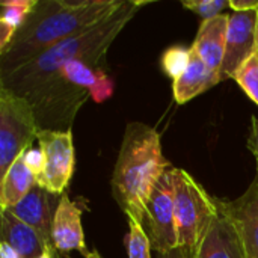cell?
Returning a JSON list of instances; mask_svg holds the SVG:
<instances>
[{"instance_id":"cell-1","label":"cell","mask_w":258,"mask_h":258,"mask_svg":"<svg viewBox=\"0 0 258 258\" xmlns=\"http://www.w3.org/2000/svg\"><path fill=\"white\" fill-rule=\"evenodd\" d=\"M124 0H38L9 45L0 51V79L113 14Z\"/></svg>"},{"instance_id":"cell-2","label":"cell","mask_w":258,"mask_h":258,"mask_svg":"<svg viewBox=\"0 0 258 258\" xmlns=\"http://www.w3.org/2000/svg\"><path fill=\"white\" fill-rule=\"evenodd\" d=\"M144 5H147V2L124 0L113 14L107 15L95 26L63 39L18 68L15 73L2 77L0 86L27 98L50 82L68 62L106 54L115 38Z\"/></svg>"},{"instance_id":"cell-3","label":"cell","mask_w":258,"mask_h":258,"mask_svg":"<svg viewBox=\"0 0 258 258\" xmlns=\"http://www.w3.org/2000/svg\"><path fill=\"white\" fill-rule=\"evenodd\" d=\"M168 169L171 165L162 153L157 130L144 122L130 121L110 178L113 200L128 219L142 222L145 204Z\"/></svg>"},{"instance_id":"cell-4","label":"cell","mask_w":258,"mask_h":258,"mask_svg":"<svg viewBox=\"0 0 258 258\" xmlns=\"http://www.w3.org/2000/svg\"><path fill=\"white\" fill-rule=\"evenodd\" d=\"M178 246L195 254L218 216L216 198L184 169L172 168Z\"/></svg>"},{"instance_id":"cell-5","label":"cell","mask_w":258,"mask_h":258,"mask_svg":"<svg viewBox=\"0 0 258 258\" xmlns=\"http://www.w3.org/2000/svg\"><path fill=\"white\" fill-rule=\"evenodd\" d=\"M39 132L33 106L26 98L0 86V177L30 148Z\"/></svg>"},{"instance_id":"cell-6","label":"cell","mask_w":258,"mask_h":258,"mask_svg":"<svg viewBox=\"0 0 258 258\" xmlns=\"http://www.w3.org/2000/svg\"><path fill=\"white\" fill-rule=\"evenodd\" d=\"M141 225L150 239L153 251H156L159 255L180 248L175 224L172 168L168 169L154 186L145 204Z\"/></svg>"},{"instance_id":"cell-7","label":"cell","mask_w":258,"mask_h":258,"mask_svg":"<svg viewBox=\"0 0 258 258\" xmlns=\"http://www.w3.org/2000/svg\"><path fill=\"white\" fill-rule=\"evenodd\" d=\"M39 150L44 156V169L36 183L54 195H63L76 168V150L71 130H41Z\"/></svg>"},{"instance_id":"cell-8","label":"cell","mask_w":258,"mask_h":258,"mask_svg":"<svg viewBox=\"0 0 258 258\" xmlns=\"http://www.w3.org/2000/svg\"><path fill=\"white\" fill-rule=\"evenodd\" d=\"M258 11L234 12L230 15L224 62L219 71V82L234 79L242 65L257 53Z\"/></svg>"},{"instance_id":"cell-9","label":"cell","mask_w":258,"mask_h":258,"mask_svg":"<svg viewBox=\"0 0 258 258\" xmlns=\"http://www.w3.org/2000/svg\"><path fill=\"white\" fill-rule=\"evenodd\" d=\"M216 203L233 222L246 258H258V174L239 198L216 200Z\"/></svg>"},{"instance_id":"cell-10","label":"cell","mask_w":258,"mask_h":258,"mask_svg":"<svg viewBox=\"0 0 258 258\" xmlns=\"http://www.w3.org/2000/svg\"><path fill=\"white\" fill-rule=\"evenodd\" d=\"M62 195H54L47 189L35 184L32 190L9 212L24 222L26 225L36 230L53 248V221Z\"/></svg>"},{"instance_id":"cell-11","label":"cell","mask_w":258,"mask_h":258,"mask_svg":"<svg viewBox=\"0 0 258 258\" xmlns=\"http://www.w3.org/2000/svg\"><path fill=\"white\" fill-rule=\"evenodd\" d=\"M53 245L57 254H68L71 251H77L83 257L89 254L82 227V209L67 194L60 197L54 215Z\"/></svg>"},{"instance_id":"cell-12","label":"cell","mask_w":258,"mask_h":258,"mask_svg":"<svg viewBox=\"0 0 258 258\" xmlns=\"http://www.w3.org/2000/svg\"><path fill=\"white\" fill-rule=\"evenodd\" d=\"M2 242L8 243L20 258H41L47 251L60 258L57 251L32 227L17 219L9 210L0 212Z\"/></svg>"},{"instance_id":"cell-13","label":"cell","mask_w":258,"mask_h":258,"mask_svg":"<svg viewBox=\"0 0 258 258\" xmlns=\"http://www.w3.org/2000/svg\"><path fill=\"white\" fill-rule=\"evenodd\" d=\"M218 204V203H216ZM204 240L192 258H246L240 237L230 218L219 209Z\"/></svg>"},{"instance_id":"cell-14","label":"cell","mask_w":258,"mask_h":258,"mask_svg":"<svg viewBox=\"0 0 258 258\" xmlns=\"http://www.w3.org/2000/svg\"><path fill=\"white\" fill-rule=\"evenodd\" d=\"M228 23L230 15L227 14H221L215 18L203 21L192 44V48L197 51V54L216 74H219L224 62Z\"/></svg>"},{"instance_id":"cell-15","label":"cell","mask_w":258,"mask_h":258,"mask_svg":"<svg viewBox=\"0 0 258 258\" xmlns=\"http://www.w3.org/2000/svg\"><path fill=\"white\" fill-rule=\"evenodd\" d=\"M218 83H221L219 74L213 73L190 47V62L186 71L174 80L172 85L174 98L178 104H184Z\"/></svg>"},{"instance_id":"cell-16","label":"cell","mask_w":258,"mask_h":258,"mask_svg":"<svg viewBox=\"0 0 258 258\" xmlns=\"http://www.w3.org/2000/svg\"><path fill=\"white\" fill-rule=\"evenodd\" d=\"M38 184L35 174L24 163L23 154L0 177V210H9L17 206Z\"/></svg>"},{"instance_id":"cell-17","label":"cell","mask_w":258,"mask_h":258,"mask_svg":"<svg viewBox=\"0 0 258 258\" xmlns=\"http://www.w3.org/2000/svg\"><path fill=\"white\" fill-rule=\"evenodd\" d=\"M38 0H3L0 17V51H3L20 30Z\"/></svg>"},{"instance_id":"cell-18","label":"cell","mask_w":258,"mask_h":258,"mask_svg":"<svg viewBox=\"0 0 258 258\" xmlns=\"http://www.w3.org/2000/svg\"><path fill=\"white\" fill-rule=\"evenodd\" d=\"M125 248L128 258H151V243L147 237L142 225L135 221L128 219V234L125 237Z\"/></svg>"},{"instance_id":"cell-19","label":"cell","mask_w":258,"mask_h":258,"mask_svg":"<svg viewBox=\"0 0 258 258\" xmlns=\"http://www.w3.org/2000/svg\"><path fill=\"white\" fill-rule=\"evenodd\" d=\"M190 62V48L183 45H172L162 54V68L168 77L177 80Z\"/></svg>"},{"instance_id":"cell-20","label":"cell","mask_w":258,"mask_h":258,"mask_svg":"<svg viewBox=\"0 0 258 258\" xmlns=\"http://www.w3.org/2000/svg\"><path fill=\"white\" fill-rule=\"evenodd\" d=\"M242 91L258 106V53L249 57L234 76Z\"/></svg>"},{"instance_id":"cell-21","label":"cell","mask_w":258,"mask_h":258,"mask_svg":"<svg viewBox=\"0 0 258 258\" xmlns=\"http://www.w3.org/2000/svg\"><path fill=\"white\" fill-rule=\"evenodd\" d=\"M186 9L195 12L203 21L215 18L222 14L225 8H230V0H190L181 3Z\"/></svg>"},{"instance_id":"cell-22","label":"cell","mask_w":258,"mask_h":258,"mask_svg":"<svg viewBox=\"0 0 258 258\" xmlns=\"http://www.w3.org/2000/svg\"><path fill=\"white\" fill-rule=\"evenodd\" d=\"M23 159H24V163L27 165V168L35 174V177L38 178L44 169V156L41 153V150H26L23 153Z\"/></svg>"},{"instance_id":"cell-23","label":"cell","mask_w":258,"mask_h":258,"mask_svg":"<svg viewBox=\"0 0 258 258\" xmlns=\"http://www.w3.org/2000/svg\"><path fill=\"white\" fill-rule=\"evenodd\" d=\"M230 8L234 12L258 11V0H230Z\"/></svg>"},{"instance_id":"cell-24","label":"cell","mask_w":258,"mask_h":258,"mask_svg":"<svg viewBox=\"0 0 258 258\" xmlns=\"http://www.w3.org/2000/svg\"><path fill=\"white\" fill-rule=\"evenodd\" d=\"M248 147H249L251 153L255 157L258 174V116H252V127H251V135H249V139H248Z\"/></svg>"},{"instance_id":"cell-25","label":"cell","mask_w":258,"mask_h":258,"mask_svg":"<svg viewBox=\"0 0 258 258\" xmlns=\"http://www.w3.org/2000/svg\"><path fill=\"white\" fill-rule=\"evenodd\" d=\"M159 258H192V252L183 249V248H177L171 252H166V254H160Z\"/></svg>"},{"instance_id":"cell-26","label":"cell","mask_w":258,"mask_h":258,"mask_svg":"<svg viewBox=\"0 0 258 258\" xmlns=\"http://www.w3.org/2000/svg\"><path fill=\"white\" fill-rule=\"evenodd\" d=\"M0 258H20L18 254L5 242L0 243Z\"/></svg>"},{"instance_id":"cell-27","label":"cell","mask_w":258,"mask_h":258,"mask_svg":"<svg viewBox=\"0 0 258 258\" xmlns=\"http://www.w3.org/2000/svg\"><path fill=\"white\" fill-rule=\"evenodd\" d=\"M85 258H101V255H100V252L97 249H92V251H89V254Z\"/></svg>"},{"instance_id":"cell-28","label":"cell","mask_w":258,"mask_h":258,"mask_svg":"<svg viewBox=\"0 0 258 258\" xmlns=\"http://www.w3.org/2000/svg\"><path fill=\"white\" fill-rule=\"evenodd\" d=\"M41 258H59V257H57V255H54L53 252L47 251V252H45V254H44V255H42V257H41Z\"/></svg>"},{"instance_id":"cell-29","label":"cell","mask_w":258,"mask_h":258,"mask_svg":"<svg viewBox=\"0 0 258 258\" xmlns=\"http://www.w3.org/2000/svg\"><path fill=\"white\" fill-rule=\"evenodd\" d=\"M257 35H258V23H257ZM257 53H258V48H257Z\"/></svg>"}]
</instances>
